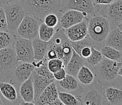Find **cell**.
Here are the masks:
<instances>
[{"label":"cell","instance_id":"21","mask_svg":"<svg viewBox=\"0 0 122 105\" xmlns=\"http://www.w3.org/2000/svg\"><path fill=\"white\" fill-rule=\"evenodd\" d=\"M104 94L108 105H122V89L107 86L105 89Z\"/></svg>","mask_w":122,"mask_h":105},{"label":"cell","instance_id":"13","mask_svg":"<svg viewBox=\"0 0 122 105\" xmlns=\"http://www.w3.org/2000/svg\"><path fill=\"white\" fill-rule=\"evenodd\" d=\"M102 15L106 16L111 27L117 26L122 21V0H115L111 4L106 5Z\"/></svg>","mask_w":122,"mask_h":105},{"label":"cell","instance_id":"29","mask_svg":"<svg viewBox=\"0 0 122 105\" xmlns=\"http://www.w3.org/2000/svg\"><path fill=\"white\" fill-rule=\"evenodd\" d=\"M55 32V28L49 27L44 22L40 25L38 30V38L44 41L48 42L52 38Z\"/></svg>","mask_w":122,"mask_h":105},{"label":"cell","instance_id":"42","mask_svg":"<svg viewBox=\"0 0 122 105\" xmlns=\"http://www.w3.org/2000/svg\"><path fill=\"white\" fill-rule=\"evenodd\" d=\"M117 26L118 27V28H119V29L122 32V21H121Z\"/></svg>","mask_w":122,"mask_h":105},{"label":"cell","instance_id":"35","mask_svg":"<svg viewBox=\"0 0 122 105\" xmlns=\"http://www.w3.org/2000/svg\"><path fill=\"white\" fill-rule=\"evenodd\" d=\"M66 74H67V72L65 70V67H62L61 69L54 72L53 74V75H54V79L56 81H59V80H61L65 78L66 77Z\"/></svg>","mask_w":122,"mask_h":105},{"label":"cell","instance_id":"39","mask_svg":"<svg viewBox=\"0 0 122 105\" xmlns=\"http://www.w3.org/2000/svg\"><path fill=\"white\" fill-rule=\"evenodd\" d=\"M6 102L5 101L4 99L3 98V97H2V95L0 94V105H6Z\"/></svg>","mask_w":122,"mask_h":105},{"label":"cell","instance_id":"8","mask_svg":"<svg viewBox=\"0 0 122 105\" xmlns=\"http://www.w3.org/2000/svg\"><path fill=\"white\" fill-rule=\"evenodd\" d=\"M18 61L32 63L34 60V54L31 40L22 38L17 35L14 45Z\"/></svg>","mask_w":122,"mask_h":105},{"label":"cell","instance_id":"24","mask_svg":"<svg viewBox=\"0 0 122 105\" xmlns=\"http://www.w3.org/2000/svg\"><path fill=\"white\" fill-rule=\"evenodd\" d=\"M47 60L45 57L41 60H34L32 64L34 66V70L36 73L47 78L52 79L54 78L53 74L47 67Z\"/></svg>","mask_w":122,"mask_h":105},{"label":"cell","instance_id":"19","mask_svg":"<svg viewBox=\"0 0 122 105\" xmlns=\"http://www.w3.org/2000/svg\"><path fill=\"white\" fill-rule=\"evenodd\" d=\"M84 64V58L73 49L71 57L65 66V69L67 74L76 77L78 71Z\"/></svg>","mask_w":122,"mask_h":105},{"label":"cell","instance_id":"30","mask_svg":"<svg viewBox=\"0 0 122 105\" xmlns=\"http://www.w3.org/2000/svg\"><path fill=\"white\" fill-rule=\"evenodd\" d=\"M71 44L73 49L80 55L81 54V50L83 47H86V46H90V47L93 46V47H95V43L90 38V36L88 35L85 38L80 40L71 41Z\"/></svg>","mask_w":122,"mask_h":105},{"label":"cell","instance_id":"1","mask_svg":"<svg viewBox=\"0 0 122 105\" xmlns=\"http://www.w3.org/2000/svg\"><path fill=\"white\" fill-rule=\"evenodd\" d=\"M26 14L43 22L46 15L56 14L60 17L65 0H20Z\"/></svg>","mask_w":122,"mask_h":105},{"label":"cell","instance_id":"5","mask_svg":"<svg viewBox=\"0 0 122 105\" xmlns=\"http://www.w3.org/2000/svg\"><path fill=\"white\" fill-rule=\"evenodd\" d=\"M7 28L9 32L16 34V29L26 15L25 9L20 1L4 6Z\"/></svg>","mask_w":122,"mask_h":105},{"label":"cell","instance_id":"36","mask_svg":"<svg viewBox=\"0 0 122 105\" xmlns=\"http://www.w3.org/2000/svg\"><path fill=\"white\" fill-rule=\"evenodd\" d=\"M91 54V47L90 46H86L83 47L81 50L80 56L83 57L84 59L89 57V55Z\"/></svg>","mask_w":122,"mask_h":105},{"label":"cell","instance_id":"32","mask_svg":"<svg viewBox=\"0 0 122 105\" xmlns=\"http://www.w3.org/2000/svg\"><path fill=\"white\" fill-rule=\"evenodd\" d=\"M47 65L48 69L52 74L61 69L62 67H65L63 60L58 58L49 60Z\"/></svg>","mask_w":122,"mask_h":105},{"label":"cell","instance_id":"37","mask_svg":"<svg viewBox=\"0 0 122 105\" xmlns=\"http://www.w3.org/2000/svg\"><path fill=\"white\" fill-rule=\"evenodd\" d=\"M115 0H92L93 3L95 5H106L111 4Z\"/></svg>","mask_w":122,"mask_h":105},{"label":"cell","instance_id":"14","mask_svg":"<svg viewBox=\"0 0 122 105\" xmlns=\"http://www.w3.org/2000/svg\"><path fill=\"white\" fill-rule=\"evenodd\" d=\"M89 18L86 17L78 24H75L66 29H64L65 34L71 41H75L83 39L87 35V26Z\"/></svg>","mask_w":122,"mask_h":105},{"label":"cell","instance_id":"31","mask_svg":"<svg viewBox=\"0 0 122 105\" xmlns=\"http://www.w3.org/2000/svg\"><path fill=\"white\" fill-rule=\"evenodd\" d=\"M62 48H63V61L64 64V66H66L68 63L69 60H70L72 54L73 49L72 47L71 41L69 39L66 40L63 44L62 45Z\"/></svg>","mask_w":122,"mask_h":105},{"label":"cell","instance_id":"15","mask_svg":"<svg viewBox=\"0 0 122 105\" xmlns=\"http://www.w3.org/2000/svg\"><path fill=\"white\" fill-rule=\"evenodd\" d=\"M0 94L8 104L20 105L22 99L18 95V91L10 82L3 81L0 83Z\"/></svg>","mask_w":122,"mask_h":105},{"label":"cell","instance_id":"38","mask_svg":"<svg viewBox=\"0 0 122 105\" xmlns=\"http://www.w3.org/2000/svg\"><path fill=\"white\" fill-rule=\"evenodd\" d=\"M18 1H20V0H0V5L2 7H4L5 5L13 4V3Z\"/></svg>","mask_w":122,"mask_h":105},{"label":"cell","instance_id":"34","mask_svg":"<svg viewBox=\"0 0 122 105\" xmlns=\"http://www.w3.org/2000/svg\"><path fill=\"white\" fill-rule=\"evenodd\" d=\"M0 30H8L4 7L0 5Z\"/></svg>","mask_w":122,"mask_h":105},{"label":"cell","instance_id":"7","mask_svg":"<svg viewBox=\"0 0 122 105\" xmlns=\"http://www.w3.org/2000/svg\"><path fill=\"white\" fill-rule=\"evenodd\" d=\"M43 21L26 14L16 29V34L22 38L31 40L38 37V30Z\"/></svg>","mask_w":122,"mask_h":105},{"label":"cell","instance_id":"22","mask_svg":"<svg viewBox=\"0 0 122 105\" xmlns=\"http://www.w3.org/2000/svg\"><path fill=\"white\" fill-rule=\"evenodd\" d=\"M76 79L83 86L91 84L95 80V75L87 65H83L76 75Z\"/></svg>","mask_w":122,"mask_h":105},{"label":"cell","instance_id":"28","mask_svg":"<svg viewBox=\"0 0 122 105\" xmlns=\"http://www.w3.org/2000/svg\"><path fill=\"white\" fill-rule=\"evenodd\" d=\"M103 58V56L100 50L92 46L91 54L89 55V57L84 59V61L87 64L88 66H90L91 67H94L100 63Z\"/></svg>","mask_w":122,"mask_h":105},{"label":"cell","instance_id":"2","mask_svg":"<svg viewBox=\"0 0 122 105\" xmlns=\"http://www.w3.org/2000/svg\"><path fill=\"white\" fill-rule=\"evenodd\" d=\"M122 64V60L117 61L103 57L100 63L94 67V74L96 81L102 87L115 85L118 70Z\"/></svg>","mask_w":122,"mask_h":105},{"label":"cell","instance_id":"25","mask_svg":"<svg viewBox=\"0 0 122 105\" xmlns=\"http://www.w3.org/2000/svg\"><path fill=\"white\" fill-rule=\"evenodd\" d=\"M17 35L9 30H0V49L14 46Z\"/></svg>","mask_w":122,"mask_h":105},{"label":"cell","instance_id":"33","mask_svg":"<svg viewBox=\"0 0 122 105\" xmlns=\"http://www.w3.org/2000/svg\"><path fill=\"white\" fill-rule=\"evenodd\" d=\"M43 22L49 27L55 28L59 24V17L56 14H48L45 16L43 20Z\"/></svg>","mask_w":122,"mask_h":105},{"label":"cell","instance_id":"4","mask_svg":"<svg viewBox=\"0 0 122 105\" xmlns=\"http://www.w3.org/2000/svg\"><path fill=\"white\" fill-rule=\"evenodd\" d=\"M81 105H102L108 104L103 91V87L97 81L83 87L78 97Z\"/></svg>","mask_w":122,"mask_h":105},{"label":"cell","instance_id":"18","mask_svg":"<svg viewBox=\"0 0 122 105\" xmlns=\"http://www.w3.org/2000/svg\"><path fill=\"white\" fill-rule=\"evenodd\" d=\"M104 45L111 46L122 52V32L117 26L111 27Z\"/></svg>","mask_w":122,"mask_h":105},{"label":"cell","instance_id":"17","mask_svg":"<svg viewBox=\"0 0 122 105\" xmlns=\"http://www.w3.org/2000/svg\"><path fill=\"white\" fill-rule=\"evenodd\" d=\"M31 78L33 83L34 90V103L40 97L43 90L49 84L55 80L54 78L50 79L47 77H43L36 73L35 70L31 74Z\"/></svg>","mask_w":122,"mask_h":105},{"label":"cell","instance_id":"10","mask_svg":"<svg viewBox=\"0 0 122 105\" xmlns=\"http://www.w3.org/2000/svg\"><path fill=\"white\" fill-rule=\"evenodd\" d=\"M96 5L94 4L92 0H65L62 7V13L67 10H76L84 12L90 18L97 14L99 10L100 5H97V7Z\"/></svg>","mask_w":122,"mask_h":105},{"label":"cell","instance_id":"20","mask_svg":"<svg viewBox=\"0 0 122 105\" xmlns=\"http://www.w3.org/2000/svg\"><path fill=\"white\" fill-rule=\"evenodd\" d=\"M31 76V75H30ZM18 93L20 97L24 102L34 104V90L31 77L23 82L20 86Z\"/></svg>","mask_w":122,"mask_h":105},{"label":"cell","instance_id":"40","mask_svg":"<svg viewBox=\"0 0 122 105\" xmlns=\"http://www.w3.org/2000/svg\"><path fill=\"white\" fill-rule=\"evenodd\" d=\"M3 81H7V78H5L3 75H2L1 73H0V83L2 82Z\"/></svg>","mask_w":122,"mask_h":105},{"label":"cell","instance_id":"6","mask_svg":"<svg viewBox=\"0 0 122 105\" xmlns=\"http://www.w3.org/2000/svg\"><path fill=\"white\" fill-rule=\"evenodd\" d=\"M18 63L14 46L0 49V73L9 81Z\"/></svg>","mask_w":122,"mask_h":105},{"label":"cell","instance_id":"11","mask_svg":"<svg viewBox=\"0 0 122 105\" xmlns=\"http://www.w3.org/2000/svg\"><path fill=\"white\" fill-rule=\"evenodd\" d=\"M35 105H63L58 98V88L56 86L55 80L49 84L43 90L41 94L35 102Z\"/></svg>","mask_w":122,"mask_h":105},{"label":"cell","instance_id":"16","mask_svg":"<svg viewBox=\"0 0 122 105\" xmlns=\"http://www.w3.org/2000/svg\"><path fill=\"white\" fill-rule=\"evenodd\" d=\"M55 83L58 88H61L66 92H75L77 91L78 98L80 95L83 89L82 86L80 85L79 81L76 79V77L68 74H66V77L61 80H59V81L55 80Z\"/></svg>","mask_w":122,"mask_h":105},{"label":"cell","instance_id":"23","mask_svg":"<svg viewBox=\"0 0 122 105\" xmlns=\"http://www.w3.org/2000/svg\"><path fill=\"white\" fill-rule=\"evenodd\" d=\"M34 54V60H41L44 58L47 47V42L44 41L38 37L32 40Z\"/></svg>","mask_w":122,"mask_h":105},{"label":"cell","instance_id":"27","mask_svg":"<svg viewBox=\"0 0 122 105\" xmlns=\"http://www.w3.org/2000/svg\"><path fill=\"white\" fill-rule=\"evenodd\" d=\"M58 98L65 105H81L80 100L74 94L68 92L61 91L58 89Z\"/></svg>","mask_w":122,"mask_h":105},{"label":"cell","instance_id":"41","mask_svg":"<svg viewBox=\"0 0 122 105\" xmlns=\"http://www.w3.org/2000/svg\"><path fill=\"white\" fill-rule=\"evenodd\" d=\"M118 75L121 76V77H122V65H121L120 67L119 70H118Z\"/></svg>","mask_w":122,"mask_h":105},{"label":"cell","instance_id":"9","mask_svg":"<svg viewBox=\"0 0 122 105\" xmlns=\"http://www.w3.org/2000/svg\"><path fill=\"white\" fill-rule=\"evenodd\" d=\"M34 70V66L32 63L18 61L17 65L9 80L18 92L20 85L27 80Z\"/></svg>","mask_w":122,"mask_h":105},{"label":"cell","instance_id":"26","mask_svg":"<svg viewBox=\"0 0 122 105\" xmlns=\"http://www.w3.org/2000/svg\"><path fill=\"white\" fill-rule=\"evenodd\" d=\"M103 57L114 61L122 60V52L119 50L111 47V46L104 45L100 49Z\"/></svg>","mask_w":122,"mask_h":105},{"label":"cell","instance_id":"3","mask_svg":"<svg viewBox=\"0 0 122 105\" xmlns=\"http://www.w3.org/2000/svg\"><path fill=\"white\" fill-rule=\"evenodd\" d=\"M111 29L110 23L105 15L96 14L89 18L87 35L95 43V48L100 50L99 46H104Z\"/></svg>","mask_w":122,"mask_h":105},{"label":"cell","instance_id":"12","mask_svg":"<svg viewBox=\"0 0 122 105\" xmlns=\"http://www.w3.org/2000/svg\"><path fill=\"white\" fill-rule=\"evenodd\" d=\"M86 17L89 18L88 15L84 12L73 9L67 10L60 16L58 26L63 29H66L81 22Z\"/></svg>","mask_w":122,"mask_h":105}]
</instances>
